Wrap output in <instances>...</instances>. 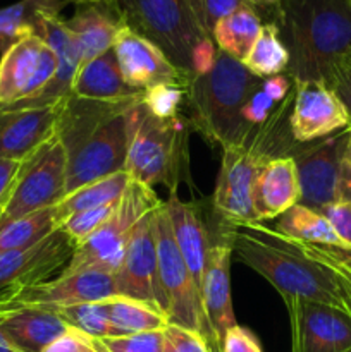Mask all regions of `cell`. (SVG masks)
Wrapping results in <instances>:
<instances>
[{
  "label": "cell",
  "instance_id": "1",
  "mask_svg": "<svg viewBox=\"0 0 351 352\" xmlns=\"http://www.w3.org/2000/svg\"><path fill=\"white\" fill-rule=\"evenodd\" d=\"M233 253L281 294L284 306L322 302L351 313V274L336 248L303 244L265 223L231 226Z\"/></svg>",
  "mask_w": 351,
  "mask_h": 352
},
{
  "label": "cell",
  "instance_id": "2",
  "mask_svg": "<svg viewBox=\"0 0 351 352\" xmlns=\"http://www.w3.org/2000/svg\"><path fill=\"white\" fill-rule=\"evenodd\" d=\"M275 24L289 52L292 82L330 86L351 65L350 0H281Z\"/></svg>",
  "mask_w": 351,
  "mask_h": 352
},
{
  "label": "cell",
  "instance_id": "3",
  "mask_svg": "<svg viewBox=\"0 0 351 352\" xmlns=\"http://www.w3.org/2000/svg\"><path fill=\"white\" fill-rule=\"evenodd\" d=\"M295 86L284 102L265 122L251 127L243 141L222 148L220 170L212 196L217 219L227 226H248L255 222L251 191L258 172L277 157H291L298 143L289 131Z\"/></svg>",
  "mask_w": 351,
  "mask_h": 352
},
{
  "label": "cell",
  "instance_id": "4",
  "mask_svg": "<svg viewBox=\"0 0 351 352\" xmlns=\"http://www.w3.org/2000/svg\"><path fill=\"white\" fill-rule=\"evenodd\" d=\"M258 81L241 60L219 50L213 67L188 82L189 126L220 148L243 141L251 126L241 117V109Z\"/></svg>",
  "mask_w": 351,
  "mask_h": 352
},
{
  "label": "cell",
  "instance_id": "5",
  "mask_svg": "<svg viewBox=\"0 0 351 352\" xmlns=\"http://www.w3.org/2000/svg\"><path fill=\"white\" fill-rule=\"evenodd\" d=\"M189 120L181 116L174 119H158L141 98L127 112V160L126 172L133 181L164 186L169 195H178L182 181L188 182Z\"/></svg>",
  "mask_w": 351,
  "mask_h": 352
},
{
  "label": "cell",
  "instance_id": "6",
  "mask_svg": "<svg viewBox=\"0 0 351 352\" xmlns=\"http://www.w3.org/2000/svg\"><path fill=\"white\" fill-rule=\"evenodd\" d=\"M126 24L157 45L186 79L193 78L191 58L205 38L189 0H117Z\"/></svg>",
  "mask_w": 351,
  "mask_h": 352
},
{
  "label": "cell",
  "instance_id": "7",
  "mask_svg": "<svg viewBox=\"0 0 351 352\" xmlns=\"http://www.w3.org/2000/svg\"><path fill=\"white\" fill-rule=\"evenodd\" d=\"M162 203L164 201L158 199L153 188L131 179L110 219L85 243L74 248L67 267L61 274H76L81 270L116 274L134 226Z\"/></svg>",
  "mask_w": 351,
  "mask_h": 352
},
{
  "label": "cell",
  "instance_id": "8",
  "mask_svg": "<svg viewBox=\"0 0 351 352\" xmlns=\"http://www.w3.org/2000/svg\"><path fill=\"white\" fill-rule=\"evenodd\" d=\"M65 167L67 155L57 136L23 160L0 210V229L14 220L57 205L65 196Z\"/></svg>",
  "mask_w": 351,
  "mask_h": 352
},
{
  "label": "cell",
  "instance_id": "9",
  "mask_svg": "<svg viewBox=\"0 0 351 352\" xmlns=\"http://www.w3.org/2000/svg\"><path fill=\"white\" fill-rule=\"evenodd\" d=\"M153 219L158 278L167 302V322L171 325L202 333L209 340V329L200 291L179 253L164 203L153 212Z\"/></svg>",
  "mask_w": 351,
  "mask_h": 352
},
{
  "label": "cell",
  "instance_id": "10",
  "mask_svg": "<svg viewBox=\"0 0 351 352\" xmlns=\"http://www.w3.org/2000/svg\"><path fill=\"white\" fill-rule=\"evenodd\" d=\"M129 109L110 116L92 133L79 140L71 150L65 151V195L126 170Z\"/></svg>",
  "mask_w": 351,
  "mask_h": 352
},
{
  "label": "cell",
  "instance_id": "11",
  "mask_svg": "<svg viewBox=\"0 0 351 352\" xmlns=\"http://www.w3.org/2000/svg\"><path fill=\"white\" fill-rule=\"evenodd\" d=\"M74 248L67 234L58 227L34 246L0 253V305L61 274L67 267Z\"/></svg>",
  "mask_w": 351,
  "mask_h": 352
},
{
  "label": "cell",
  "instance_id": "12",
  "mask_svg": "<svg viewBox=\"0 0 351 352\" xmlns=\"http://www.w3.org/2000/svg\"><path fill=\"white\" fill-rule=\"evenodd\" d=\"M153 212L134 226L114 282L117 294L145 302L167 318V302L158 278Z\"/></svg>",
  "mask_w": 351,
  "mask_h": 352
},
{
  "label": "cell",
  "instance_id": "13",
  "mask_svg": "<svg viewBox=\"0 0 351 352\" xmlns=\"http://www.w3.org/2000/svg\"><path fill=\"white\" fill-rule=\"evenodd\" d=\"M57 72V55L38 34L7 48L0 58V105H14L41 95Z\"/></svg>",
  "mask_w": 351,
  "mask_h": 352
},
{
  "label": "cell",
  "instance_id": "14",
  "mask_svg": "<svg viewBox=\"0 0 351 352\" xmlns=\"http://www.w3.org/2000/svg\"><path fill=\"white\" fill-rule=\"evenodd\" d=\"M350 127L313 143L298 144L291 157L295 158L299 179V205L322 212L337 203L339 167Z\"/></svg>",
  "mask_w": 351,
  "mask_h": 352
},
{
  "label": "cell",
  "instance_id": "15",
  "mask_svg": "<svg viewBox=\"0 0 351 352\" xmlns=\"http://www.w3.org/2000/svg\"><path fill=\"white\" fill-rule=\"evenodd\" d=\"M291 323V352H350L351 313L322 302L286 306Z\"/></svg>",
  "mask_w": 351,
  "mask_h": 352
},
{
  "label": "cell",
  "instance_id": "16",
  "mask_svg": "<svg viewBox=\"0 0 351 352\" xmlns=\"http://www.w3.org/2000/svg\"><path fill=\"white\" fill-rule=\"evenodd\" d=\"M231 258H233L231 226L222 223V234L217 237V241H212L202 287H200V298H202L206 329H209V342L217 352H220L224 333L231 327L237 325L233 308V294H231Z\"/></svg>",
  "mask_w": 351,
  "mask_h": 352
},
{
  "label": "cell",
  "instance_id": "17",
  "mask_svg": "<svg viewBox=\"0 0 351 352\" xmlns=\"http://www.w3.org/2000/svg\"><path fill=\"white\" fill-rule=\"evenodd\" d=\"M350 127L346 109L323 82H295L289 131L298 144L313 143Z\"/></svg>",
  "mask_w": 351,
  "mask_h": 352
},
{
  "label": "cell",
  "instance_id": "18",
  "mask_svg": "<svg viewBox=\"0 0 351 352\" xmlns=\"http://www.w3.org/2000/svg\"><path fill=\"white\" fill-rule=\"evenodd\" d=\"M117 294L114 275L100 270H81L76 274H58L57 277L21 292L2 308L10 306H40V308H62V306L95 302L114 298Z\"/></svg>",
  "mask_w": 351,
  "mask_h": 352
},
{
  "label": "cell",
  "instance_id": "19",
  "mask_svg": "<svg viewBox=\"0 0 351 352\" xmlns=\"http://www.w3.org/2000/svg\"><path fill=\"white\" fill-rule=\"evenodd\" d=\"M64 100L33 109L0 105V160L23 162L50 141L57 133Z\"/></svg>",
  "mask_w": 351,
  "mask_h": 352
},
{
  "label": "cell",
  "instance_id": "20",
  "mask_svg": "<svg viewBox=\"0 0 351 352\" xmlns=\"http://www.w3.org/2000/svg\"><path fill=\"white\" fill-rule=\"evenodd\" d=\"M112 50L124 81L136 91H145L164 82L188 86L189 81L176 69L167 55L129 26H124L119 31Z\"/></svg>",
  "mask_w": 351,
  "mask_h": 352
},
{
  "label": "cell",
  "instance_id": "21",
  "mask_svg": "<svg viewBox=\"0 0 351 352\" xmlns=\"http://www.w3.org/2000/svg\"><path fill=\"white\" fill-rule=\"evenodd\" d=\"M65 21L81 54V65L112 50L116 38L127 26L117 0L76 6L74 14Z\"/></svg>",
  "mask_w": 351,
  "mask_h": 352
},
{
  "label": "cell",
  "instance_id": "22",
  "mask_svg": "<svg viewBox=\"0 0 351 352\" xmlns=\"http://www.w3.org/2000/svg\"><path fill=\"white\" fill-rule=\"evenodd\" d=\"M299 179L292 157H277L258 172L251 191L255 222L275 220L299 203Z\"/></svg>",
  "mask_w": 351,
  "mask_h": 352
},
{
  "label": "cell",
  "instance_id": "23",
  "mask_svg": "<svg viewBox=\"0 0 351 352\" xmlns=\"http://www.w3.org/2000/svg\"><path fill=\"white\" fill-rule=\"evenodd\" d=\"M164 206L167 210L172 236L178 244L179 253L200 291L210 248H212V234L203 219L202 208L195 203L182 201L178 195H169Z\"/></svg>",
  "mask_w": 351,
  "mask_h": 352
},
{
  "label": "cell",
  "instance_id": "24",
  "mask_svg": "<svg viewBox=\"0 0 351 352\" xmlns=\"http://www.w3.org/2000/svg\"><path fill=\"white\" fill-rule=\"evenodd\" d=\"M71 327L54 309L10 306L0 309V330L21 352H41Z\"/></svg>",
  "mask_w": 351,
  "mask_h": 352
},
{
  "label": "cell",
  "instance_id": "25",
  "mask_svg": "<svg viewBox=\"0 0 351 352\" xmlns=\"http://www.w3.org/2000/svg\"><path fill=\"white\" fill-rule=\"evenodd\" d=\"M71 95L98 102H119L136 98L143 95V91H136L124 81L116 54L109 50L79 65L72 81Z\"/></svg>",
  "mask_w": 351,
  "mask_h": 352
},
{
  "label": "cell",
  "instance_id": "26",
  "mask_svg": "<svg viewBox=\"0 0 351 352\" xmlns=\"http://www.w3.org/2000/svg\"><path fill=\"white\" fill-rule=\"evenodd\" d=\"M274 229L298 243L346 251V246L339 239L327 217L319 210L308 208L299 203L275 219Z\"/></svg>",
  "mask_w": 351,
  "mask_h": 352
},
{
  "label": "cell",
  "instance_id": "27",
  "mask_svg": "<svg viewBox=\"0 0 351 352\" xmlns=\"http://www.w3.org/2000/svg\"><path fill=\"white\" fill-rule=\"evenodd\" d=\"M262 17L253 6H244L234 10L215 24L212 40L217 50L231 55L236 60H243L260 34Z\"/></svg>",
  "mask_w": 351,
  "mask_h": 352
},
{
  "label": "cell",
  "instance_id": "28",
  "mask_svg": "<svg viewBox=\"0 0 351 352\" xmlns=\"http://www.w3.org/2000/svg\"><path fill=\"white\" fill-rule=\"evenodd\" d=\"M65 3L61 0H19L0 9V52H6L23 38L36 34L45 14H61Z\"/></svg>",
  "mask_w": 351,
  "mask_h": 352
},
{
  "label": "cell",
  "instance_id": "29",
  "mask_svg": "<svg viewBox=\"0 0 351 352\" xmlns=\"http://www.w3.org/2000/svg\"><path fill=\"white\" fill-rule=\"evenodd\" d=\"M129 181V174L124 170L119 172V174L110 175V177L92 182L88 186H83V188L65 195L57 205H54L57 226L61 227L65 220L71 219L72 215L79 212L117 203L120 196L124 195V191H126Z\"/></svg>",
  "mask_w": 351,
  "mask_h": 352
},
{
  "label": "cell",
  "instance_id": "30",
  "mask_svg": "<svg viewBox=\"0 0 351 352\" xmlns=\"http://www.w3.org/2000/svg\"><path fill=\"white\" fill-rule=\"evenodd\" d=\"M109 308L110 336L109 337H126L134 333L160 332L169 325L167 318L151 306L136 299L114 296L105 299Z\"/></svg>",
  "mask_w": 351,
  "mask_h": 352
},
{
  "label": "cell",
  "instance_id": "31",
  "mask_svg": "<svg viewBox=\"0 0 351 352\" xmlns=\"http://www.w3.org/2000/svg\"><path fill=\"white\" fill-rule=\"evenodd\" d=\"M241 64L257 78L284 74L289 65V52L275 23L262 26L260 34Z\"/></svg>",
  "mask_w": 351,
  "mask_h": 352
},
{
  "label": "cell",
  "instance_id": "32",
  "mask_svg": "<svg viewBox=\"0 0 351 352\" xmlns=\"http://www.w3.org/2000/svg\"><path fill=\"white\" fill-rule=\"evenodd\" d=\"M55 229H58V226L55 220L54 206L14 220L9 226L0 229V253L34 246L50 236Z\"/></svg>",
  "mask_w": 351,
  "mask_h": 352
},
{
  "label": "cell",
  "instance_id": "33",
  "mask_svg": "<svg viewBox=\"0 0 351 352\" xmlns=\"http://www.w3.org/2000/svg\"><path fill=\"white\" fill-rule=\"evenodd\" d=\"M292 82L289 74H277L270 78H262L258 81L257 88L248 96L246 103L241 109V117L244 122L251 127L265 122L272 112L286 100V96L291 93Z\"/></svg>",
  "mask_w": 351,
  "mask_h": 352
},
{
  "label": "cell",
  "instance_id": "34",
  "mask_svg": "<svg viewBox=\"0 0 351 352\" xmlns=\"http://www.w3.org/2000/svg\"><path fill=\"white\" fill-rule=\"evenodd\" d=\"M54 311H57L71 329L79 330L92 339L102 340L110 336L109 308H107L105 299L95 302L62 306V308H55Z\"/></svg>",
  "mask_w": 351,
  "mask_h": 352
},
{
  "label": "cell",
  "instance_id": "35",
  "mask_svg": "<svg viewBox=\"0 0 351 352\" xmlns=\"http://www.w3.org/2000/svg\"><path fill=\"white\" fill-rule=\"evenodd\" d=\"M186 88L188 86L178 85V82L151 86L143 91L141 102L158 119H174L181 116L179 110L186 98Z\"/></svg>",
  "mask_w": 351,
  "mask_h": 352
},
{
  "label": "cell",
  "instance_id": "36",
  "mask_svg": "<svg viewBox=\"0 0 351 352\" xmlns=\"http://www.w3.org/2000/svg\"><path fill=\"white\" fill-rule=\"evenodd\" d=\"M116 206L117 203H112V205H103L98 206V208L76 213V215H72L71 219H67L62 223L61 229L67 234V237L72 241L74 246H79L110 219Z\"/></svg>",
  "mask_w": 351,
  "mask_h": 352
},
{
  "label": "cell",
  "instance_id": "37",
  "mask_svg": "<svg viewBox=\"0 0 351 352\" xmlns=\"http://www.w3.org/2000/svg\"><path fill=\"white\" fill-rule=\"evenodd\" d=\"M250 6L246 0H189V7L202 31L212 36L215 24L234 10Z\"/></svg>",
  "mask_w": 351,
  "mask_h": 352
},
{
  "label": "cell",
  "instance_id": "38",
  "mask_svg": "<svg viewBox=\"0 0 351 352\" xmlns=\"http://www.w3.org/2000/svg\"><path fill=\"white\" fill-rule=\"evenodd\" d=\"M100 342L107 352H162L164 351V330L134 333V336L126 337H107Z\"/></svg>",
  "mask_w": 351,
  "mask_h": 352
},
{
  "label": "cell",
  "instance_id": "39",
  "mask_svg": "<svg viewBox=\"0 0 351 352\" xmlns=\"http://www.w3.org/2000/svg\"><path fill=\"white\" fill-rule=\"evenodd\" d=\"M162 352H217L205 336L169 323L164 329Z\"/></svg>",
  "mask_w": 351,
  "mask_h": 352
},
{
  "label": "cell",
  "instance_id": "40",
  "mask_svg": "<svg viewBox=\"0 0 351 352\" xmlns=\"http://www.w3.org/2000/svg\"><path fill=\"white\" fill-rule=\"evenodd\" d=\"M322 213L346 246V251H341V260L346 265L348 270H351V203H334L323 208Z\"/></svg>",
  "mask_w": 351,
  "mask_h": 352
},
{
  "label": "cell",
  "instance_id": "41",
  "mask_svg": "<svg viewBox=\"0 0 351 352\" xmlns=\"http://www.w3.org/2000/svg\"><path fill=\"white\" fill-rule=\"evenodd\" d=\"M220 352H264L257 337L248 329L234 325L224 333Z\"/></svg>",
  "mask_w": 351,
  "mask_h": 352
},
{
  "label": "cell",
  "instance_id": "42",
  "mask_svg": "<svg viewBox=\"0 0 351 352\" xmlns=\"http://www.w3.org/2000/svg\"><path fill=\"white\" fill-rule=\"evenodd\" d=\"M96 344L95 339L85 336L79 330L69 329L64 336L55 339L54 342L48 344L41 352H95Z\"/></svg>",
  "mask_w": 351,
  "mask_h": 352
},
{
  "label": "cell",
  "instance_id": "43",
  "mask_svg": "<svg viewBox=\"0 0 351 352\" xmlns=\"http://www.w3.org/2000/svg\"><path fill=\"white\" fill-rule=\"evenodd\" d=\"M351 203V127L341 157L339 167V186H337V203Z\"/></svg>",
  "mask_w": 351,
  "mask_h": 352
},
{
  "label": "cell",
  "instance_id": "44",
  "mask_svg": "<svg viewBox=\"0 0 351 352\" xmlns=\"http://www.w3.org/2000/svg\"><path fill=\"white\" fill-rule=\"evenodd\" d=\"M329 88H332V91L336 93L337 98L341 100V103H343L344 109H346L351 127V65L343 69V71L332 79Z\"/></svg>",
  "mask_w": 351,
  "mask_h": 352
},
{
  "label": "cell",
  "instance_id": "45",
  "mask_svg": "<svg viewBox=\"0 0 351 352\" xmlns=\"http://www.w3.org/2000/svg\"><path fill=\"white\" fill-rule=\"evenodd\" d=\"M21 164L23 162L0 160V210H2L3 203L7 201V196H9L10 189H12V184L16 181Z\"/></svg>",
  "mask_w": 351,
  "mask_h": 352
},
{
  "label": "cell",
  "instance_id": "46",
  "mask_svg": "<svg viewBox=\"0 0 351 352\" xmlns=\"http://www.w3.org/2000/svg\"><path fill=\"white\" fill-rule=\"evenodd\" d=\"M250 6H253L255 9H272L274 10V14H277V9H279V3H281V0H246Z\"/></svg>",
  "mask_w": 351,
  "mask_h": 352
},
{
  "label": "cell",
  "instance_id": "47",
  "mask_svg": "<svg viewBox=\"0 0 351 352\" xmlns=\"http://www.w3.org/2000/svg\"><path fill=\"white\" fill-rule=\"evenodd\" d=\"M0 352H21L9 339H7V336L2 330H0Z\"/></svg>",
  "mask_w": 351,
  "mask_h": 352
},
{
  "label": "cell",
  "instance_id": "48",
  "mask_svg": "<svg viewBox=\"0 0 351 352\" xmlns=\"http://www.w3.org/2000/svg\"><path fill=\"white\" fill-rule=\"evenodd\" d=\"M64 3H74V6H85V3H95L102 2V0H61Z\"/></svg>",
  "mask_w": 351,
  "mask_h": 352
},
{
  "label": "cell",
  "instance_id": "49",
  "mask_svg": "<svg viewBox=\"0 0 351 352\" xmlns=\"http://www.w3.org/2000/svg\"><path fill=\"white\" fill-rule=\"evenodd\" d=\"M95 344H96V351H95V352H107L105 349H103L102 342H100V340H98V339H95Z\"/></svg>",
  "mask_w": 351,
  "mask_h": 352
},
{
  "label": "cell",
  "instance_id": "50",
  "mask_svg": "<svg viewBox=\"0 0 351 352\" xmlns=\"http://www.w3.org/2000/svg\"><path fill=\"white\" fill-rule=\"evenodd\" d=\"M350 274H351V270H350Z\"/></svg>",
  "mask_w": 351,
  "mask_h": 352
},
{
  "label": "cell",
  "instance_id": "51",
  "mask_svg": "<svg viewBox=\"0 0 351 352\" xmlns=\"http://www.w3.org/2000/svg\"><path fill=\"white\" fill-rule=\"evenodd\" d=\"M350 2H351V0H350Z\"/></svg>",
  "mask_w": 351,
  "mask_h": 352
},
{
  "label": "cell",
  "instance_id": "52",
  "mask_svg": "<svg viewBox=\"0 0 351 352\" xmlns=\"http://www.w3.org/2000/svg\"><path fill=\"white\" fill-rule=\"evenodd\" d=\"M350 352H351V351H350Z\"/></svg>",
  "mask_w": 351,
  "mask_h": 352
}]
</instances>
